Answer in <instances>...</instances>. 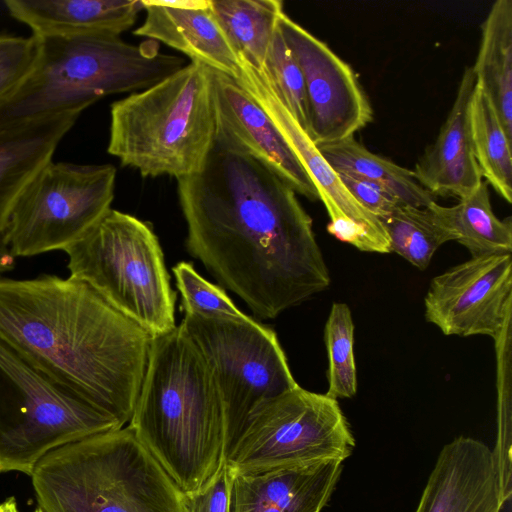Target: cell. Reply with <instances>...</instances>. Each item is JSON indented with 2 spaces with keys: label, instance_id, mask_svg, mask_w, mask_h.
<instances>
[{
  "label": "cell",
  "instance_id": "1",
  "mask_svg": "<svg viewBox=\"0 0 512 512\" xmlns=\"http://www.w3.org/2000/svg\"><path fill=\"white\" fill-rule=\"evenodd\" d=\"M185 246L260 319L326 290L328 267L295 191L256 159L214 143L197 173L177 180Z\"/></svg>",
  "mask_w": 512,
  "mask_h": 512
},
{
  "label": "cell",
  "instance_id": "2",
  "mask_svg": "<svg viewBox=\"0 0 512 512\" xmlns=\"http://www.w3.org/2000/svg\"><path fill=\"white\" fill-rule=\"evenodd\" d=\"M153 338L78 279L0 278V339L122 426L131 419Z\"/></svg>",
  "mask_w": 512,
  "mask_h": 512
},
{
  "label": "cell",
  "instance_id": "3",
  "mask_svg": "<svg viewBox=\"0 0 512 512\" xmlns=\"http://www.w3.org/2000/svg\"><path fill=\"white\" fill-rule=\"evenodd\" d=\"M128 426L182 492L201 489L226 462L220 389L180 325L153 338Z\"/></svg>",
  "mask_w": 512,
  "mask_h": 512
},
{
  "label": "cell",
  "instance_id": "4",
  "mask_svg": "<svg viewBox=\"0 0 512 512\" xmlns=\"http://www.w3.org/2000/svg\"><path fill=\"white\" fill-rule=\"evenodd\" d=\"M38 37V36H37ZM39 38L36 61L20 85L0 101V129L69 112L103 97L139 92L185 66L160 44H130L115 36Z\"/></svg>",
  "mask_w": 512,
  "mask_h": 512
},
{
  "label": "cell",
  "instance_id": "5",
  "mask_svg": "<svg viewBox=\"0 0 512 512\" xmlns=\"http://www.w3.org/2000/svg\"><path fill=\"white\" fill-rule=\"evenodd\" d=\"M30 477L43 512H183L182 491L129 426L50 451Z\"/></svg>",
  "mask_w": 512,
  "mask_h": 512
},
{
  "label": "cell",
  "instance_id": "6",
  "mask_svg": "<svg viewBox=\"0 0 512 512\" xmlns=\"http://www.w3.org/2000/svg\"><path fill=\"white\" fill-rule=\"evenodd\" d=\"M213 71L190 62L110 106L107 152L143 177L201 170L215 143Z\"/></svg>",
  "mask_w": 512,
  "mask_h": 512
},
{
  "label": "cell",
  "instance_id": "7",
  "mask_svg": "<svg viewBox=\"0 0 512 512\" xmlns=\"http://www.w3.org/2000/svg\"><path fill=\"white\" fill-rule=\"evenodd\" d=\"M64 251L70 277L91 286L153 337L177 326V295L149 222L111 208Z\"/></svg>",
  "mask_w": 512,
  "mask_h": 512
},
{
  "label": "cell",
  "instance_id": "8",
  "mask_svg": "<svg viewBox=\"0 0 512 512\" xmlns=\"http://www.w3.org/2000/svg\"><path fill=\"white\" fill-rule=\"evenodd\" d=\"M122 427L50 381L0 339V473L31 476L50 451Z\"/></svg>",
  "mask_w": 512,
  "mask_h": 512
},
{
  "label": "cell",
  "instance_id": "9",
  "mask_svg": "<svg viewBox=\"0 0 512 512\" xmlns=\"http://www.w3.org/2000/svg\"><path fill=\"white\" fill-rule=\"evenodd\" d=\"M179 325L203 355L220 389L228 455L253 410L298 383L275 331L246 314L184 313Z\"/></svg>",
  "mask_w": 512,
  "mask_h": 512
},
{
  "label": "cell",
  "instance_id": "10",
  "mask_svg": "<svg viewBox=\"0 0 512 512\" xmlns=\"http://www.w3.org/2000/svg\"><path fill=\"white\" fill-rule=\"evenodd\" d=\"M355 446L339 403L299 385L249 415L227 455L235 473H254L347 459Z\"/></svg>",
  "mask_w": 512,
  "mask_h": 512
},
{
  "label": "cell",
  "instance_id": "11",
  "mask_svg": "<svg viewBox=\"0 0 512 512\" xmlns=\"http://www.w3.org/2000/svg\"><path fill=\"white\" fill-rule=\"evenodd\" d=\"M116 174L112 164L50 161L17 199L2 242L14 257L64 251L111 209Z\"/></svg>",
  "mask_w": 512,
  "mask_h": 512
},
{
  "label": "cell",
  "instance_id": "12",
  "mask_svg": "<svg viewBox=\"0 0 512 512\" xmlns=\"http://www.w3.org/2000/svg\"><path fill=\"white\" fill-rule=\"evenodd\" d=\"M278 28L304 77L314 145L339 142L369 124L373 110L352 67L285 13Z\"/></svg>",
  "mask_w": 512,
  "mask_h": 512
},
{
  "label": "cell",
  "instance_id": "13",
  "mask_svg": "<svg viewBox=\"0 0 512 512\" xmlns=\"http://www.w3.org/2000/svg\"><path fill=\"white\" fill-rule=\"evenodd\" d=\"M424 306L444 335L496 340L512 317L511 253L472 257L435 276Z\"/></svg>",
  "mask_w": 512,
  "mask_h": 512
},
{
  "label": "cell",
  "instance_id": "14",
  "mask_svg": "<svg viewBox=\"0 0 512 512\" xmlns=\"http://www.w3.org/2000/svg\"><path fill=\"white\" fill-rule=\"evenodd\" d=\"M235 81L266 112L305 168L327 210L328 233L363 252L390 253L389 239L380 219L349 193L338 173L279 100L264 72L241 64Z\"/></svg>",
  "mask_w": 512,
  "mask_h": 512
},
{
  "label": "cell",
  "instance_id": "15",
  "mask_svg": "<svg viewBox=\"0 0 512 512\" xmlns=\"http://www.w3.org/2000/svg\"><path fill=\"white\" fill-rule=\"evenodd\" d=\"M215 143L248 155L310 201L318 192L298 157L260 105L233 78L213 71Z\"/></svg>",
  "mask_w": 512,
  "mask_h": 512
},
{
  "label": "cell",
  "instance_id": "16",
  "mask_svg": "<svg viewBox=\"0 0 512 512\" xmlns=\"http://www.w3.org/2000/svg\"><path fill=\"white\" fill-rule=\"evenodd\" d=\"M503 506L492 450L460 436L441 449L415 512H500Z\"/></svg>",
  "mask_w": 512,
  "mask_h": 512
},
{
  "label": "cell",
  "instance_id": "17",
  "mask_svg": "<svg viewBox=\"0 0 512 512\" xmlns=\"http://www.w3.org/2000/svg\"><path fill=\"white\" fill-rule=\"evenodd\" d=\"M145 18L133 30L171 47L214 72L236 80L241 62L220 28L210 0H142Z\"/></svg>",
  "mask_w": 512,
  "mask_h": 512
},
{
  "label": "cell",
  "instance_id": "18",
  "mask_svg": "<svg viewBox=\"0 0 512 512\" xmlns=\"http://www.w3.org/2000/svg\"><path fill=\"white\" fill-rule=\"evenodd\" d=\"M475 87L473 68L466 67L445 123L412 170L419 184L435 198H464L483 181L470 129V103Z\"/></svg>",
  "mask_w": 512,
  "mask_h": 512
},
{
  "label": "cell",
  "instance_id": "19",
  "mask_svg": "<svg viewBox=\"0 0 512 512\" xmlns=\"http://www.w3.org/2000/svg\"><path fill=\"white\" fill-rule=\"evenodd\" d=\"M343 462L235 473L230 512H321L340 477Z\"/></svg>",
  "mask_w": 512,
  "mask_h": 512
},
{
  "label": "cell",
  "instance_id": "20",
  "mask_svg": "<svg viewBox=\"0 0 512 512\" xmlns=\"http://www.w3.org/2000/svg\"><path fill=\"white\" fill-rule=\"evenodd\" d=\"M3 3L12 18L38 37H120L143 11L142 0H5Z\"/></svg>",
  "mask_w": 512,
  "mask_h": 512
},
{
  "label": "cell",
  "instance_id": "21",
  "mask_svg": "<svg viewBox=\"0 0 512 512\" xmlns=\"http://www.w3.org/2000/svg\"><path fill=\"white\" fill-rule=\"evenodd\" d=\"M81 113L69 111L0 129V235L20 194L52 161Z\"/></svg>",
  "mask_w": 512,
  "mask_h": 512
},
{
  "label": "cell",
  "instance_id": "22",
  "mask_svg": "<svg viewBox=\"0 0 512 512\" xmlns=\"http://www.w3.org/2000/svg\"><path fill=\"white\" fill-rule=\"evenodd\" d=\"M472 68L476 86L486 95L512 140V0L493 3L482 24L481 43Z\"/></svg>",
  "mask_w": 512,
  "mask_h": 512
},
{
  "label": "cell",
  "instance_id": "23",
  "mask_svg": "<svg viewBox=\"0 0 512 512\" xmlns=\"http://www.w3.org/2000/svg\"><path fill=\"white\" fill-rule=\"evenodd\" d=\"M429 208L452 240L466 247L472 257L511 253V217L500 220L493 213L488 184L484 180L455 206L444 207L433 202Z\"/></svg>",
  "mask_w": 512,
  "mask_h": 512
},
{
  "label": "cell",
  "instance_id": "24",
  "mask_svg": "<svg viewBox=\"0 0 512 512\" xmlns=\"http://www.w3.org/2000/svg\"><path fill=\"white\" fill-rule=\"evenodd\" d=\"M212 12L241 64L262 70L284 13L281 0H210Z\"/></svg>",
  "mask_w": 512,
  "mask_h": 512
},
{
  "label": "cell",
  "instance_id": "25",
  "mask_svg": "<svg viewBox=\"0 0 512 512\" xmlns=\"http://www.w3.org/2000/svg\"><path fill=\"white\" fill-rule=\"evenodd\" d=\"M318 150L337 173L378 183L404 205L426 208L436 202V198L419 184L412 170L370 152L354 136L318 147Z\"/></svg>",
  "mask_w": 512,
  "mask_h": 512
},
{
  "label": "cell",
  "instance_id": "26",
  "mask_svg": "<svg viewBox=\"0 0 512 512\" xmlns=\"http://www.w3.org/2000/svg\"><path fill=\"white\" fill-rule=\"evenodd\" d=\"M470 129L475 159L485 182L512 202V140L508 138L486 95L476 86L470 103Z\"/></svg>",
  "mask_w": 512,
  "mask_h": 512
},
{
  "label": "cell",
  "instance_id": "27",
  "mask_svg": "<svg viewBox=\"0 0 512 512\" xmlns=\"http://www.w3.org/2000/svg\"><path fill=\"white\" fill-rule=\"evenodd\" d=\"M389 239L390 251L402 256L419 270H425L437 249L451 235L439 223L432 210L408 205L397 207L381 219Z\"/></svg>",
  "mask_w": 512,
  "mask_h": 512
},
{
  "label": "cell",
  "instance_id": "28",
  "mask_svg": "<svg viewBox=\"0 0 512 512\" xmlns=\"http://www.w3.org/2000/svg\"><path fill=\"white\" fill-rule=\"evenodd\" d=\"M328 355V390L333 399L351 398L357 391L354 358V324L346 303L334 302L324 329Z\"/></svg>",
  "mask_w": 512,
  "mask_h": 512
},
{
  "label": "cell",
  "instance_id": "29",
  "mask_svg": "<svg viewBox=\"0 0 512 512\" xmlns=\"http://www.w3.org/2000/svg\"><path fill=\"white\" fill-rule=\"evenodd\" d=\"M262 71L279 100L307 134L309 121L304 77L278 27Z\"/></svg>",
  "mask_w": 512,
  "mask_h": 512
},
{
  "label": "cell",
  "instance_id": "30",
  "mask_svg": "<svg viewBox=\"0 0 512 512\" xmlns=\"http://www.w3.org/2000/svg\"><path fill=\"white\" fill-rule=\"evenodd\" d=\"M173 275L181 295V310L205 316H243L221 286L204 279L192 263L181 261L173 268Z\"/></svg>",
  "mask_w": 512,
  "mask_h": 512
},
{
  "label": "cell",
  "instance_id": "31",
  "mask_svg": "<svg viewBox=\"0 0 512 512\" xmlns=\"http://www.w3.org/2000/svg\"><path fill=\"white\" fill-rule=\"evenodd\" d=\"M39 52V38L0 34V101L12 93L31 71Z\"/></svg>",
  "mask_w": 512,
  "mask_h": 512
},
{
  "label": "cell",
  "instance_id": "32",
  "mask_svg": "<svg viewBox=\"0 0 512 512\" xmlns=\"http://www.w3.org/2000/svg\"><path fill=\"white\" fill-rule=\"evenodd\" d=\"M235 472L225 462L218 473L201 489L182 492L183 512H230Z\"/></svg>",
  "mask_w": 512,
  "mask_h": 512
},
{
  "label": "cell",
  "instance_id": "33",
  "mask_svg": "<svg viewBox=\"0 0 512 512\" xmlns=\"http://www.w3.org/2000/svg\"><path fill=\"white\" fill-rule=\"evenodd\" d=\"M343 185L354 199L367 211L383 219L397 207L404 205L382 185L345 173H338Z\"/></svg>",
  "mask_w": 512,
  "mask_h": 512
},
{
  "label": "cell",
  "instance_id": "34",
  "mask_svg": "<svg viewBox=\"0 0 512 512\" xmlns=\"http://www.w3.org/2000/svg\"><path fill=\"white\" fill-rule=\"evenodd\" d=\"M0 512H18L14 498H9L0 504Z\"/></svg>",
  "mask_w": 512,
  "mask_h": 512
},
{
  "label": "cell",
  "instance_id": "35",
  "mask_svg": "<svg viewBox=\"0 0 512 512\" xmlns=\"http://www.w3.org/2000/svg\"><path fill=\"white\" fill-rule=\"evenodd\" d=\"M8 262V253L5 246L0 241V273L4 271Z\"/></svg>",
  "mask_w": 512,
  "mask_h": 512
},
{
  "label": "cell",
  "instance_id": "36",
  "mask_svg": "<svg viewBox=\"0 0 512 512\" xmlns=\"http://www.w3.org/2000/svg\"><path fill=\"white\" fill-rule=\"evenodd\" d=\"M34 512H43L39 507L34 510Z\"/></svg>",
  "mask_w": 512,
  "mask_h": 512
}]
</instances>
